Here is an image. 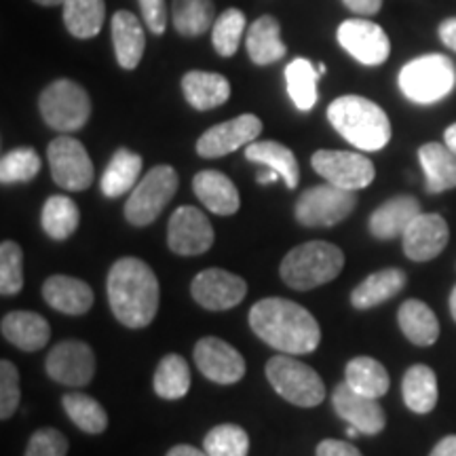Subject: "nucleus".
<instances>
[{
    "label": "nucleus",
    "instance_id": "0eeeda50",
    "mask_svg": "<svg viewBox=\"0 0 456 456\" xmlns=\"http://www.w3.org/2000/svg\"><path fill=\"white\" fill-rule=\"evenodd\" d=\"M38 110L51 129L72 134V131L85 127V123L89 121L91 100L81 85L60 78V81L51 83L47 89H43L41 98H38Z\"/></svg>",
    "mask_w": 456,
    "mask_h": 456
},
{
    "label": "nucleus",
    "instance_id": "3c124183",
    "mask_svg": "<svg viewBox=\"0 0 456 456\" xmlns=\"http://www.w3.org/2000/svg\"><path fill=\"white\" fill-rule=\"evenodd\" d=\"M429 456H456V436H448L437 442V446L431 450Z\"/></svg>",
    "mask_w": 456,
    "mask_h": 456
},
{
    "label": "nucleus",
    "instance_id": "f3484780",
    "mask_svg": "<svg viewBox=\"0 0 456 456\" xmlns=\"http://www.w3.org/2000/svg\"><path fill=\"white\" fill-rule=\"evenodd\" d=\"M191 294L208 311H226L237 306L248 294V283L235 273L205 269L192 279Z\"/></svg>",
    "mask_w": 456,
    "mask_h": 456
},
{
    "label": "nucleus",
    "instance_id": "9b49d317",
    "mask_svg": "<svg viewBox=\"0 0 456 456\" xmlns=\"http://www.w3.org/2000/svg\"><path fill=\"white\" fill-rule=\"evenodd\" d=\"M313 169L330 184L359 191L374 182L376 169L368 157L346 151H317L311 157Z\"/></svg>",
    "mask_w": 456,
    "mask_h": 456
},
{
    "label": "nucleus",
    "instance_id": "ddd939ff",
    "mask_svg": "<svg viewBox=\"0 0 456 456\" xmlns=\"http://www.w3.org/2000/svg\"><path fill=\"white\" fill-rule=\"evenodd\" d=\"M167 243L178 256L205 254L214 245V228L201 209L182 205L169 218Z\"/></svg>",
    "mask_w": 456,
    "mask_h": 456
},
{
    "label": "nucleus",
    "instance_id": "e433bc0d",
    "mask_svg": "<svg viewBox=\"0 0 456 456\" xmlns=\"http://www.w3.org/2000/svg\"><path fill=\"white\" fill-rule=\"evenodd\" d=\"M171 21L184 37H201L216 24V9L212 0H174Z\"/></svg>",
    "mask_w": 456,
    "mask_h": 456
},
{
    "label": "nucleus",
    "instance_id": "a19ab883",
    "mask_svg": "<svg viewBox=\"0 0 456 456\" xmlns=\"http://www.w3.org/2000/svg\"><path fill=\"white\" fill-rule=\"evenodd\" d=\"M41 171V157L34 148H15V151L4 152L0 159V182L7 184H20V182H30Z\"/></svg>",
    "mask_w": 456,
    "mask_h": 456
},
{
    "label": "nucleus",
    "instance_id": "b1692460",
    "mask_svg": "<svg viewBox=\"0 0 456 456\" xmlns=\"http://www.w3.org/2000/svg\"><path fill=\"white\" fill-rule=\"evenodd\" d=\"M112 45L118 66L125 70L138 68L146 49L144 28L131 11H117L112 17Z\"/></svg>",
    "mask_w": 456,
    "mask_h": 456
},
{
    "label": "nucleus",
    "instance_id": "4d7b16f0",
    "mask_svg": "<svg viewBox=\"0 0 456 456\" xmlns=\"http://www.w3.org/2000/svg\"><path fill=\"white\" fill-rule=\"evenodd\" d=\"M450 313H452V319L456 322V285L452 288V294H450Z\"/></svg>",
    "mask_w": 456,
    "mask_h": 456
},
{
    "label": "nucleus",
    "instance_id": "6e6d98bb",
    "mask_svg": "<svg viewBox=\"0 0 456 456\" xmlns=\"http://www.w3.org/2000/svg\"><path fill=\"white\" fill-rule=\"evenodd\" d=\"M37 4H43V7H57V4H64L66 0H34Z\"/></svg>",
    "mask_w": 456,
    "mask_h": 456
},
{
    "label": "nucleus",
    "instance_id": "f257e3e1",
    "mask_svg": "<svg viewBox=\"0 0 456 456\" xmlns=\"http://www.w3.org/2000/svg\"><path fill=\"white\" fill-rule=\"evenodd\" d=\"M249 328L262 342L285 355H306L322 342V328L305 306L285 298H265L249 311Z\"/></svg>",
    "mask_w": 456,
    "mask_h": 456
},
{
    "label": "nucleus",
    "instance_id": "8fccbe9b",
    "mask_svg": "<svg viewBox=\"0 0 456 456\" xmlns=\"http://www.w3.org/2000/svg\"><path fill=\"white\" fill-rule=\"evenodd\" d=\"M437 34H440L442 43L446 45L448 49L456 51V17H448V20H444Z\"/></svg>",
    "mask_w": 456,
    "mask_h": 456
},
{
    "label": "nucleus",
    "instance_id": "4be33fe9",
    "mask_svg": "<svg viewBox=\"0 0 456 456\" xmlns=\"http://www.w3.org/2000/svg\"><path fill=\"white\" fill-rule=\"evenodd\" d=\"M43 298L51 309L66 315H85L94 306V289L81 279L53 275L43 285Z\"/></svg>",
    "mask_w": 456,
    "mask_h": 456
},
{
    "label": "nucleus",
    "instance_id": "7ed1b4c3",
    "mask_svg": "<svg viewBox=\"0 0 456 456\" xmlns=\"http://www.w3.org/2000/svg\"><path fill=\"white\" fill-rule=\"evenodd\" d=\"M328 121L349 144L363 152L383 151L391 140V121L376 102L342 95L328 106Z\"/></svg>",
    "mask_w": 456,
    "mask_h": 456
},
{
    "label": "nucleus",
    "instance_id": "dca6fc26",
    "mask_svg": "<svg viewBox=\"0 0 456 456\" xmlns=\"http://www.w3.org/2000/svg\"><path fill=\"white\" fill-rule=\"evenodd\" d=\"M195 363L208 380L235 385L245 376V359L235 346L216 336H205L195 345Z\"/></svg>",
    "mask_w": 456,
    "mask_h": 456
},
{
    "label": "nucleus",
    "instance_id": "2eb2a0df",
    "mask_svg": "<svg viewBox=\"0 0 456 456\" xmlns=\"http://www.w3.org/2000/svg\"><path fill=\"white\" fill-rule=\"evenodd\" d=\"M262 134V121L256 114H241L231 121L214 125L197 142V152L203 159H220L249 146Z\"/></svg>",
    "mask_w": 456,
    "mask_h": 456
},
{
    "label": "nucleus",
    "instance_id": "393cba45",
    "mask_svg": "<svg viewBox=\"0 0 456 456\" xmlns=\"http://www.w3.org/2000/svg\"><path fill=\"white\" fill-rule=\"evenodd\" d=\"M182 91L195 110H212L231 98V83L218 72L192 70L182 78Z\"/></svg>",
    "mask_w": 456,
    "mask_h": 456
},
{
    "label": "nucleus",
    "instance_id": "f704fd0d",
    "mask_svg": "<svg viewBox=\"0 0 456 456\" xmlns=\"http://www.w3.org/2000/svg\"><path fill=\"white\" fill-rule=\"evenodd\" d=\"M78 222H81V212L70 197L53 195L45 201L41 224L47 237L55 239V241H66L68 237L74 235Z\"/></svg>",
    "mask_w": 456,
    "mask_h": 456
},
{
    "label": "nucleus",
    "instance_id": "58836bf2",
    "mask_svg": "<svg viewBox=\"0 0 456 456\" xmlns=\"http://www.w3.org/2000/svg\"><path fill=\"white\" fill-rule=\"evenodd\" d=\"M61 403H64L66 414L70 416L72 423L81 431L91 433V436L106 431L108 414L102 408V403L95 402L94 397L85 395V393H68L61 399Z\"/></svg>",
    "mask_w": 456,
    "mask_h": 456
},
{
    "label": "nucleus",
    "instance_id": "aec40b11",
    "mask_svg": "<svg viewBox=\"0 0 456 456\" xmlns=\"http://www.w3.org/2000/svg\"><path fill=\"white\" fill-rule=\"evenodd\" d=\"M419 214H423L419 199L410 195L393 197L380 208H376L374 214L370 216V232H372V237L383 239V241L397 239L406 232L410 222Z\"/></svg>",
    "mask_w": 456,
    "mask_h": 456
},
{
    "label": "nucleus",
    "instance_id": "7c9ffc66",
    "mask_svg": "<svg viewBox=\"0 0 456 456\" xmlns=\"http://www.w3.org/2000/svg\"><path fill=\"white\" fill-rule=\"evenodd\" d=\"M345 383L362 395L380 399L389 391L391 380L383 363L376 362L374 357L362 355L346 363Z\"/></svg>",
    "mask_w": 456,
    "mask_h": 456
},
{
    "label": "nucleus",
    "instance_id": "603ef678",
    "mask_svg": "<svg viewBox=\"0 0 456 456\" xmlns=\"http://www.w3.org/2000/svg\"><path fill=\"white\" fill-rule=\"evenodd\" d=\"M165 456H209L205 450L186 446V444H180V446H174Z\"/></svg>",
    "mask_w": 456,
    "mask_h": 456
},
{
    "label": "nucleus",
    "instance_id": "c03bdc74",
    "mask_svg": "<svg viewBox=\"0 0 456 456\" xmlns=\"http://www.w3.org/2000/svg\"><path fill=\"white\" fill-rule=\"evenodd\" d=\"M20 372L9 359L0 362V419L7 420L20 406Z\"/></svg>",
    "mask_w": 456,
    "mask_h": 456
},
{
    "label": "nucleus",
    "instance_id": "a211bd4d",
    "mask_svg": "<svg viewBox=\"0 0 456 456\" xmlns=\"http://www.w3.org/2000/svg\"><path fill=\"white\" fill-rule=\"evenodd\" d=\"M336 414L351 427H357L363 436H379L385 429L387 416L379 399L366 397L353 391L346 383H340L332 393Z\"/></svg>",
    "mask_w": 456,
    "mask_h": 456
},
{
    "label": "nucleus",
    "instance_id": "37998d69",
    "mask_svg": "<svg viewBox=\"0 0 456 456\" xmlns=\"http://www.w3.org/2000/svg\"><path fill=\"white\" fill-rule=\"evenodd\" d=\"M24 288V252L15 241L0 245V292L15 296Z\"/></svg>",
    "mask_w": 456,
    "mask_h": 456
},
{
    "label": "nucleus",
    "instance_id": "bb28decb",
    "mask_svg": "<svg viewBox=\"0 0 456 456\" xmlns=\"http://www.w3.org/2000/svg\"><path fill=\"white\" fill-rule=\"evenodd\" d=\"M406 285V273L402 269H383L363 279L351 292V305L359 311L374 309L397 296Z\"/></svg>",
    "mask_w": 456,
    "mask_h": 456
},
{
    "label": "nucleus",
    "instance_id": "49530a36",
    "mask_svg": "<svg viewBox=\"0 0 456 456\" xmlns=\"http://www.w3.org/2000/svg\"><path fill=\"white\" fill-rule=\"evenodd\" d=\"M142 15L148 30L152 34H163L167 28V7H165V0H138Z\"/></svg>",
    "mask_w": 456,
    "mask_h": 456
},
{
    "label": "nucleus",
    "instance_id": "4c0bfd02",
    "mask_svg": "<svg viewBox=\"0 0 456 456\" xmlns=\"http://www.w3.org/2000/svg\"><path fill=\"white\" fill-rule=\"evenodd\" d=\"M191 389V368L178 353H169L159 362L155 393L163 399H182Z\"/></svg>",
    "mask_w": 456,
    "mask_h": 456
},
{
    "label": "nucleus",
    "instance_id": "f8f14e48",
    "mask_svg": "<svg viewBox=\"0 0 456 456\" xmlns=\"http://www.w3.org/2000/svg\"><path fill=\"white\" fill-rule=\"evenodd\" d=\"M336 37H338L340 47L355 57L359 64L380 66L389 60L391 41L383 28L374 21L363 20V17L346 20L340 24Z\"/></svg>",
    "mask_w": 456,
    "mask_h": 456
},
{
    "label": "nucleus",
    "instance_id": "de8ad7c7",
    "mask_svg": "<svg viewBox=\"0 0 456 456\" xmlns=\"http://www.w3.org/2000/svg\"><path fill=\"white\" fill-rule=\"evenodd\" d=\"M317 456H363L349 442L340 440H323L317 446Z\"/></svg>",
    "mask_w": 456,
    "mask_h": 456
},
{
    "label": "nucleus",
    "instance_id": "13d9d810",
    "mask_svg": "<svg viewBox=\"0 0 456 456\" xmlns=\"http://www.w3.org/2000/svg\"><path fill=\"white\" fill-rule=\"evenodd\" d=\"M359 433H362V431H359L357 427H351V425H349V429H346V436H349L351 440H355V437L359 436Z\"/></svg>",
    "mask_w": 456,
    "mask_h": 456
},
{
    "label": "nucleus",
    "instance_id": "bf43d9fd",
    "mask_svg": "<svg viewBox=\"0 0 456 456\" xmlns=\"http://www.w3.org/2000/svg\"><path fill=\"white\" fill-rule=\"evenodd\" d=\"M317 70H319V74H326V66H323V64H317Z\"/></svg>",
    "mask_w": 456,
    "mask_h": 456
},
{
    "label": "nucleus",
    "instance_id": "473e14b6",
    "mask_svg": "<svg viewBox=\"0 0 456 456\" xmlns=\"http://www.w3.org/2000/svg\"><path fill=\"white\" fill-rule=\"evenodd\" d=\"M142 174V157L127 148H118L102 175V192L106 197L117 199L127 191H134L135 182Z\"/></svg>",
    "mask_w": 456,
    "mask_h": 456
},
{
    "label": "nucleus",
    "instance_id": "c9c22d12",
    "mask_svg": "<svg viewBox=\"0 0 456 456\" xmlns=\"http://www.w3.org/2000/svg\"><path fill=\"white\" fill-rule=\"evenodd\" d=\"M322 77L315 66L305 57H296L285 68V85L298 110L306 112L317 104V78Z\"/></svg>",
    "mask_w": 456,
    "mask_h": 456
},
{
    "label": "nucleus",
    "instance_id": "9d476101",
    "mask_svg": "<svg viewBox=\"0 0 456 456\" xmlns=\"http://www.w3.org/2000/svg\"><path fill=\"white\" fill-rule=\"evenodd\" d=\"M51 178L64 191H87L94 184V163L78 140L60 135L47 148Z\"/></svg>",
    "mask_w": 456,
    "mask_h": 456
},
{
    "label": "nucleus",
    "instance_id": "6e6552de",
    "mask_svg": "<svg viewBox=\"0 0 456 456\" xmlns=\"http://www.w3.org/2000/svg\"><path fill=\"white\" fill-rule=\"evenodd\" d=\"M178 174L171 165H157L131 191L125 218L134 226L152 224L178 191Z\"/></svg>",
    "mask_w": 456,
    "mask_h": 456
},
{
    "label": "nucleus",
    "instance_id": "2f4dec72",
    "mask_svg": "<svg viewBox=\"0 0 456 456\" xmlns=\"http://www.w3.org/2000/svg\"><path fill=\"white\" fill-rule=\"evenodd\" d=\"M403 402L416 414H427L437 406V376L425 363H416L403 374Z\"/></svg>",
    "mask_w": 456,
    "mask_h": 456
},
{
    "label": "nucleus",
    "instance_id": "a18cd8bd",
    "mask_svg": "<svg viewBox=\"0 0 456 456\" xmlns=\"http://www.w3.org/2000/svg\"><path fill=\"white\" fill-rule=\"evenodd\" d=\"M68 454V437L57 429H38L32 433L28 442L24 456H66Z\"/></svg>",
    "mask_w": 456,
    "mask_h": 456
},
{
    "label": "nucleus",
    "instance_id": "f03ea898",
    "mask_svg": "<svg viewBox=\"0 0 456 456\" xmlns=\"http://www.w3.org/2000/svg\"><path fill=\"white\" fill-rule=\"evenodd\" d=\"M106 289L114 317L123 326L146 328L157 317L161 289L155 271L144 260L134 256L118 258L108 273Z\"/></svg>",
    "mask_w": 456,
    "mask_h": 456
},
{
    "label": "nucleus",
    "instance_id": "1a4fd4ad",
    "mask_svg": "<svg viewBox=\"0 0 456 456\" xmlns=\"http://www.w3.org/2000/svg\"><path fill=\"white\" fill-rule=\"evenodd\" d=\"M355 205V191L326 182L302 192L294 205V216L302 226H336L349 218Z\"/></svg>",
    "mask_w": 456,
    "mask_h": 456
},
{
    "label": "nucleus",
    "instance_id": "6ab92c4d",
    "mask_svg": "<svg viewBox=\"0 0 456 456\" xmlns=\"http://www.w3.org/2000/svg\"><path fill=\"white\" fill-rule=\"evenodd\" d=\"M450 231L440 214H419L402 235L403 254L414 262L437 258L448 245Z\"/></svg>",
    "mask_w": 456,
    "mask_h": 456
},
{
    "label": "nucleus",
    "instance_id": "a878e982",
    "mask_svg": "<svg viewBox=\"0 0 456 456\" xmlns=\"http://www.w3.org/2000/svg\"><path fill=\"white\" fill-rule=\"evenodd\" d=\"M248 53L256 66H269L283 60L288 49L281 41V26L273 15H262L248 30Z\"/></svg>",
    "mask_w": 456,
    "mask_h": 456
},
{
    "label": "nucleus",
    "instance_id": "72a5a7b5",
    "mask_svg": "<svg viewBox=\"0 0 456 456\" xmlns=\"http://www.w3.org/2000/svg\"><path fill=\"white\" fill-rule=\"evenodd\" d=\"M106 21L104 0H66L64 26L74 38L98 37Z\"/></svg>",
    "mask_w": 456,
    "mask_h": 456
},
{
    "label": "nucleus",
    "instance_id": "ea45409f",
    "mask_svg": "<svg viewBox=\"0 0 456 456\" xmlns=\"http://www.w3.org/2000/svg\"><path fill=\"white\" fill-rule=\"evenodd\" d=\"M203 450L209 456H248L249 436L239 425H218L205 436Z\"/></svg>",
    "mask_w": 456,
    "mask_h": 456
},
{
    "label": "nucleus",
    "instance_id": "09e8293b",
    "mask_svg": "<svg viewBox=\"0 0 456 456\" xmlns=\"http://www.w3.org/2000/svg\"><path fill=\"white\" fill-rule=\"evenodd\" d=\"M342 3L357 15H376L383 7V0H342Z\"/></svg>",
    "mask_w": 456,
    "mask_h": 456
},
{
    "label": "nucleus",
    "instance_id": "39448f33",
    "mask_svg": "<svg viewBox=\"0 0 456 456\" xmlns=\"http://www.w3.org/2000/svg\"><path fill=\"white\" fill-rule=\"evenodd\" d=\"M397 83L402 94L414 104H436L452 94L456 85L454 61L442 53L420 55L402 68Z\"/></svg>",
    "mask_w": 456,
    "mask_h": 456
},
{
    "label": "nucleus",
    "instance_id": "c756f323",
    "mask_svg": "<svg viewBox=\"0 0 456 456\" xmlns=\"http://www.w3.org/2000/svg\"><path fill=\"white\" fill-rule=\"evenodd\" d=\"M245 159L277 171L288 188L298 186L300 167H298V161H296V155L288 146L279 144V142H271V140L252 142L249 146H245Z\"/></svg>",
    "mask_w": 456,
    "mask_h": 456
},
{
    "label": "nucleus",
    "instance_id": "cd10ccee",
    "mask_svg": "<svg viewBox=\"0 0 456 456\" xmlns=\"http://www.w3.org/2000/svg\"><path fill=\"white\" fill-rule=\"evenodd\" d=\"M419 161L425 171L427 192L437 195V192L456 188V155L446 144L429 142V144L420 146Z\"/></svg>",
    "mask_w": 456,
    "mask_h": 456
},
{
    "label": "nucleus",
    "instance_id": "4468645a",
    "mask_svg": "<svg viewBox=\"0 0 456 456\" xmlns=\"http://www.w3.org/2000/svg\"><path fill=\"white\" fill-rule=\"evenodd\" d=\"M47 374L66 387H85L95 374V357L87 342L64 340L49 351L45 362Z\"/></svg>",
    "mask_w": 456,
    "mask_h": 456
},
{
    "label": "nucleus",
    "instance_id": "20e7f679",
    "mask_svg": "<svg viewBox=\"0 0 456 456\" xmlns=\"http://www.w3.org/2000/svg\"><path fill=\"white\" fill-rule=\"evenodd\" d=\"M345 266V254L338 245L328 241H309L288 252L281 262V279L289 288L306 289L334 281Z\"/></svg>",
    "mask_w": 456,
    "mask_h": 456
},
{
    "label": "nucleus",
    "instance_id": "c85d7f7f",
    "mask_svg": "<svg viewBox=\"0 0 456 456\" xmlns=\"http://www.w3.org/2000/svg\"><path fill=\"white\" fill-rule=\"evenodd\" d=\"M397 323L403 336L419 346H431L440 338V322L423 300L410 298L399 306Z\"/></svg>",
    "mask_w": 456,
    "mask_h": 456
},
{
    "label": "nucleus",
    "instance_id": "423d86ee",
    "mask_svg": "<svg viewBox=\"0 0 456 456\" xmlns=\"http://www.w3.org/2000/svg\"><path fill=\"white\" fill-rule=\"evenodd\" d=\"M266 379L285 402L298 408H315L326 399L322 376L294 355H275L266 363Z\"/></svg>",
    "mask_w": 456,
    "mask_h": 456
},
{
    "label": "nucleus",
    "instance_id": "412c9836",
    "mask_svg": "<svg viewBox=\"0 0 456 456\" xmlns=\"http://www.w3.org/2000/svg\"><path fill=\"white\" fill-rule=\"evenodd\" d=\"M192 191H195L199 201L212 214L232 216L239 212V205H241L237 186L222 171H199L195 178H192Z\"/></svg>",
    "mask_w": 456,
    "mask_h": 456
},
{
    "label": "nucleus",
    "instance_id": "5fc2aeb1",
    "mask_svg": "<svg viewBox=\"0 0 456 456\" xmlns=\"http://www.w3.org/2000/svg\"><path fill=\"white\" fill-rule=\"evenodd\" d=\"M279 178H281V175L277 174V171H273V169H269V171H265V174H258V178H256V182H258V184H273V182H277Z\"/></svg>",
    "mask_w": 456,
    "mask_h": 456
},
{
    "label": "nucleus",
    "instance_id": "79ce46f5",
    "mask_svg": "<svg viewBox=\"0 0 456 456\" xmlns=\"http://www.w3.org/2000/svg\"><path fill=\"white\" fill-rule=\"evenodd\" d=\"M245 30V15L239 9H226L220 17H216L212 30L214 49L222 57H232L237 53L239 43H241Z\"/></svg>",
    "mask_w": 456,
    "mask_h": 456
},
{
    "label": "nucleus",
    "instance_id": "5701e85b",
    "mask_svg": "<svg viewBox=\"0 0 456 456\" xmlns=\"http://www.w3.org/2000/svg\"><path fill=\"white\" fill-rule=\"evenodd\" d=\"M0 330L11 345L26 353L41 351L51 338L47 319L30 311H15L4 315Z\"/></svg>",
    "mask_w": 456,
    "mask_h": 456
},
{
    "label": "nucleus",
    "instance_id": "864d4df0",
    "mask_svg": "<svg viewBox=\"0 0 456 456\" xmlns=\"http://www.w3.org/2000/svg\"><path fill=\"white\" fill-rule=\"evenodd\" d=\"M444 140H446V146L456 155V123H452L446 129V134H444Z\"/></svg>",
    "mask_w": 456,
    "mask_h": 456
}]
</instances>
